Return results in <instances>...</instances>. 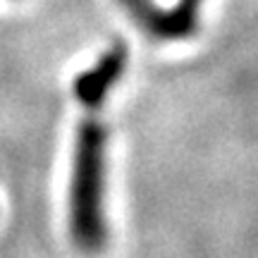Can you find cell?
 Wrapping results in <instances>:
<instances>
[{"label":"cell","instance_id":"cell-1","mask_svg":"<svg viewBox=\"0 0 258 258\" xmlns=\"http://www.w3.org/2000/svg\"><path fill=\"white\" fill-rule=\"evenodd\" d=\"M103 105H84L74 146L72 189H70V230L82 251L96 253L105 241L103 189H105V148L108 129L101 122Z\"/></svg>","mask_w":258,"mask_h":258},{"label":"cell","instance_id":"cell-4","mask_svg":"<svg viewBox=\"0 0 258 258\" xmlns=\"http://www.w3.org/2000/svg\"><path fill=\"white\" fill-rule=\"evenodd\" d=\"M122 5H124V8L129 10V12H132V10L137 8V5H141V3H146V0H120Z\"/></svg>","mask_w":258,"mask_h":258},{"label":"cell","instance_id":"cell-2","mask_svg":"<svg viewBox=\"0 0 258 258\" xmlns=\"http://www.w3.org/2000/svg\"><path fill=\"white\" fill-rule=\"evenodd\" d=\"M201 5L203 0H179L172 10H160L153 5V0H146L129 15L156 38L179 41V38H189L196 34Z\"/></svg>","mask_w":258,"mask_h":258},{"label":"cell","instance_id":"cell-3","mask_svg":"<svg viewBox=\"0 0 258 258\" xmlns=\"http://www.w3.org/2000/svg\"><path fill=\"white\" fill-rule=\"evenodd\" d=\"M124 70H127V48L122 43H115L108 53H103L101 60L91 70L79 72V77L74 79V93H77L79 103L82 105H103L110 89L120 82Z\"/></svg>","mask_w":258,"mask_h":258}]
</instances>
